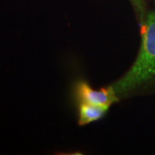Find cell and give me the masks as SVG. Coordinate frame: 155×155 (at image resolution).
I'll list each match as a JSON object with an SVG mask.
<instances>
[{
	"instance_id": "obj_2",
	"label": "cell",
	"mask_w": 155,
	"mask_h": 155,
	"mask_svg": "<svg viewBox=\"0 0 155 155\" xmlns=\"http://www.w3.org/2000/svg\"><path fill=\"white\" fill-rule=\"evenodd\" d=\"M76 94L81 103L100 106H110L117 101V96L109 87L101 91L92 89L85 82H79L76 87Z\"/></svg>"
},
{
	"instance_id": "obj_3",
	"label": "cell",
	"mask_w": 155,
	"mask_h": 155,
	"mask_svg": "<svg viewBox=\"0 0 155 155\" xmlns=\"http://www.w3.org/2000/svg\"><path fill=\"white\" fill-rule=\"evenodd\" d=\"M109 110L108 106H100L81 103L79 106L78 122L81 125H85L102 118Z\"/></svg>"
},
{
	"instance_id": "obj_1",
	"label": "cell",
	"mask_w": 155,
	"mask_h": 155,
	"mask_svg": "<svg viewBox=\"0 0 155 155\" xmlns=\"http://www.w3.org/2000/svg\"><path fill=\"white\" fill-rule=\"evenodd\" d=\"M144 30L138 56L132 67L110 86L118 97L128 93L155 78V12L144 19Z\"/></svg>"
}]
</instances>
